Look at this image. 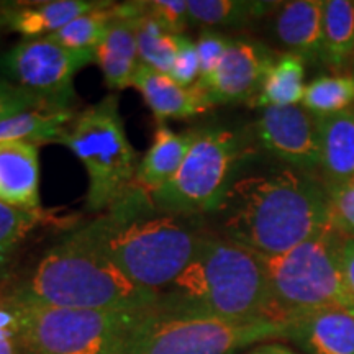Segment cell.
Listing matches in <instances>:
<instances>
[{"label":"cell","mask_w":354,"mask_h":354,"mask_svg":"<svg viewBox=\"0 0 354 354\" xmlns=\"http://www.w3.org/2000/svg\"><path fill=\"white\" fill-rule=\"evenodd\" d=\"M218 212L221 236L264 258L287 253L330 225L325 184L292 167L236 179Z\"/></svg>","instance_id":"6da1fadb"},{"label":"cell","mask_w":354,"mask_h":354,"mask_svg":"<svg viewBox=\"0 0 354 354\" xmlns=\"http://www.w3.org/2000/svg\"><path fill=\"white\" fill-rule=\"evenodd\" d=\"M12 297L48 307L140 313L156 307L161 294L133 282L81 228L48 250Z\"/></svg>","instance_id":"7a4b0ae2"},{"label":"cell","mask_w":354,"mask_h":354,"mask_svg":"<svg viewBox=\"0 0 354 354\" xmlns=\"http://www.w3.org/2000/svg\"><path fill=\"white\" fill-rule=\"evenodd\" d=\"M148 194L130 192L112 207L113 214L82 230L133 282L161 294L187 268L203 232L187 216L159 214L143 216Z\"/></svg>","instance_id":"3957f363"},{"label":"cell","mask_w":354,"mask_h":354,"mask_svg":"<svg viewBox=\"0 0 354 354\" xmlns=\"http://www.w3.org/2000/svg\"><path fill=\"white\" fill-rule=\"evenodd\" d=\"M158 307L233 322L271 320L263 259L221 234L203 233L192 261L161 292Z\"/></svg>","instance_id":"277c9868"},{"label":"cell","mask_w":354,"mask_h":354,"mask_svg":"<svg viewBox=\"0 0 354 354\" xmlns=\"http://www.w3.org/2000/svg\"><path fill=\"white\" fill-rule=\"evenodd\" d=\"M344 236L330 223L284 254L261 256L268 279L271 320L289 323L305 313L330 307L354 312L342 266Z\"/></svg>","instance_id":"5b68a950"},{"label":"cell","mask_w":354,"mask_h":354,"mask_svg":"<svg viewBox=\"0 0 354 354\" xmlns=\"http://www.w3.org/2000/svg\"><path fill=\"white\" fill-rule=\"evenodd\" d=\"M287 323L233 322L154 307L141 313L122 354H238L261 343L286 339Z\"/></svg>","instance_id":"8992f818"},{"label":"cell","mask_w":354,"mask_h":354,"mask_svg":"<svg viewBox=\"0 0 354 354\" xmlns=\"http://www.w3.org/2000/svg\"><path fill=\"white\" fill-rule=\"evenodd\" d=\"M64 145L86 167L88 210L112 209L130 192L140 161L127 136L117 95L104 97L76 115Z\"/></svg>","instance_id":"52a82bcc"},{"label":"cell","mask_w":354,"mask_h":354,"mask_svg":"<svg viewBox=\"0 0 354 354\" xmlns=\"http://www.w3.org/2000/svg\"><path fill=\"white\" fill-rule=\"evenodd\" d=\"M246 149L241 136L228 128H196V138L179 171L153 192L159 214L194 216L216 212L227 197Z\"/></svg>","instance_id":"ba28073f"},{"label":"cell","mask_w":354,"mask_h":354,"mask_svg":"<svg viewBox=\"0 0 354 354\" xmlns=\"http://www.w3.org/2000/svg\"><path fill=\"white\" fill-rule=\"evenodd\" d=\"M13 302L20 315L17 346L24 354H122L131 328L145 313Z\"/></svg>","instance_id":"9c48e42d"},{"label":"cell","mask_w":354,"mask_h":354,"mask_svg":"<svg viewBox=\"0 0 354 354\" xmlns=\"http://www.w3.org/2000/svg\"><path fill=\"white\" fill-rule=\"evenodd\" d=\"M94 51H74L50 38L25 39L0 57V71L13 84L33 92L56 110H71L74 77L94 63Z\"/></svg>","instance_id":"30bf717a"},{"label":"cell","mask_w":354,"mask_h":354,"mask_svg":"<svg viewBox=\"0 0 354 354\" xmlns=\"http://www.w3.org/2000/svg\"><path fill=\"white\" fill-rule=\"evenodd\" d=\"M259 145L287 167L320 177L318 120L300 105L268 107L254 125Z\"/></svg>","instance_id":"8fae6325"},{"label":"cell","mask_w":354,"mask_h":354,"mask_svg":"<svg viewBox=\"0 0 354 354\" xmlns=\"http://www.w3.org/2000/svg\"><path fill=\"white\" fill-rule=\"evenodd\" d=\"M281 53L251 38H233L215 73L198 79L196 86L205 92L212 105L250 104L258 95L266 74Z\"/></svg>","instance_id":"7c38bea8"},{"label":"cell","mask_w":354,"mask_h":354,"mask_svg":"<svg viewBox=\"0 0 354 354\" xmlns=\"http://www.w3.org/2000/svg\"><path fill=\"white\" fill-rule=\"evenodd\" d=\"M287 342L304 354H354V312L320 308L287 323Z\"/></svg>","instance_id":"4fadbf2b"},{"label":"cell","mask_w":354,"mask_h":354,"mask_svg":"<svg viewBox=\"0 0 354 354\" xmlns=\"http://www.w3.org/2000/svg\"><path fill=\"white\" fill-rule=\"evenodd\" d=\"M274 38L304 63H322L323 0L279 2L272 15Z\"/></svg>","instance_id":"5bb4252c"},{"label":"cell","mask_w":354,"mask_h":354,"mask_svg":"<svg viewBox=\"0 0 354 354\" xmlns=\"http://www.w3.org/2000/svg\"><path fill=\"white\" fill-rule=\"evenodd\" d=\"M131 87L143 95L146 105L158 118V123H165L169 118L185 120L214 107L205 92L196 84L192 87H183L167 74L158 73L141 63L133 77Z\"/></svg>","instance_id":"9a60e30c"},{"label":"cell","mask_w":354,"mask_h":354,"mask_svg":"<svg viewBox=\"0 0 354 354\" xmlns=\"http://www.w3.org/2000/svg\"><path fill=\"white\" fill-rule=\"evenodd\" d=\"M0 201L39 212L38 146L25 141L0 143Z\"/></svg>","instance_id":"2e32d148"},{"label":"cell","mask_w":354,"mask_h":354,"mask_svg":"<svg viewBox=\"0 0 354 354\" xmlns=\"http://www.w3.org/2000/svg\"><path fill=\"white\" fill-rule=\"evenodd\" d=\"M118 17L110 24L107 33L95 48V61L104 74L105 84L112 91L131 87L140 66L138 17H127L117 3Z\"/></svg>","instance_id":"e0dca14e"},{"label":"cell","mask_w":354,"mask_h":354,"mask_svg":"<svg viewBox=\"0 0 354 354\" xmlns=\"http://www.w3.org/2000/svg\"><path fill=\"white\" fill-rule=\"evenodd\" d=\"M99 0H50L0 8V24L26 39L44 38L61 30L84 13L105 6Z\"/></svg>","instance_id":"ac0fdd59"},{"label":"cell","mask_w":354,"mask_h":354,"mask_svg":"<svg viewBox=\"0 0 354 354\" xmlns=\"http://www.w3.org/2000/svg\"><path fill=\"white\" fill-rule=\"evenodd\" d=\"M194 138H196V128L176 133L166 123H158L153 145L140 161L131 189L151 196L169 183L187 156Z\"/></svg>","instance_id":"d6986e66"},{"label":"cell","mask_w":354,"mask_h":354,"mask_svg":"<svg viewBox=\"0 0 354 354\" xmlns=\"http://www.w3.org/2000/svg\"><path fill=\"white\" fill-rule=\"evenodd\" d=\"M320 140V179L325 185L354 177V107L317 118Z\"/></svg>","instance_id":"ffe728a7"},{"label":"cell","mask_w":354,"mask_h":354,"mask_svg":"<svg viewBox=\"0 0 354 354\" xmlns=\"http://www.w3.org/2000/svg\"><path fill=\"white\" fill-rule=\"evenodd\" d=\"M354 61V2L323 0L322 63L333 73L351 69Z\"/></svg>","instance_id":"44dd1931"},{"label":"cell","mask_w":354,"mask_h":354,"mask_svg":"<svg viewBox=\"0 0 354 354\" xmlns=\"http://www.w3.org/2000/svg\"><path fill=\"white\" fill-rule=\"evenodd\" d=\"M76 113L73 110H32L15 115L0 123V143H64Z\"/></svg>","instance_id":"7402d4cb"},{"label":"cell","mask_w":354,"mask_h":354,"mask_svg":"<svg viewBox=\"0 0 354 354\" xmlns=\"http://www.w3.org/2000/svg\"><path fill=\"white\" fill-rule=\"evenodd\" d=\"M279 2L261 0H187L189 24L243 28L276 10Z\"/></svg>","instance_id":"603a6c76"},{"label":"cell","mask_w":354,"mask_h":354,"mask_svg":"<svg viewBox=\"0 0 354 354\" xmlns=\"http://www.w3.org/2000/svg\"><path fill=\"white\" fill-rule=\"evenodd\" d=\"M304 79V61L290 53H281L266 74L258 95L250 102V105L256 109L299 105L305 92Z\"/></svg>","instance_id":"cb8c5ba5"},{"label":"cell","mask_w":354,"mask_h":354,"mask_svg":"<svg viewBox=\"0 0 354 354\" xmlns=\"http://www.w3.org/2000/svg\"><path fill=\"white\" fill-rule=\"evenodd\" d=\"M118 17L117 3L107 2L105 6L84 13L68 25L48 35L51 41L74 51H94L99 46L102 38L107 33L109 26Z\"/></svg>","instance_id":"d4e9b609"},{"label":"cell","mask_w":354,"mask_h":354,"mask_svg":"<svg viewBox=\"0 0 354 354\" xmlns=\"http://www.w3.org/2000/svg\"><path fill=\"white\" fill-rule=\"evenodd\" d=\"M143 6V2H141ZM138 56L140 63L169 76L174 66L180 35H172L154 17L145 12L138 17Z\"/></svg>","instance_id":"484cf974"},{"label":"cell","mask_w":354,"mask_h":354,"mask_svg":"<svg viewBox=\"0 0 354 354\" xmlns=\"http://www.w3.org/2000/svg\"><path fill=\"white\" fill-rule=\"evenodd\" d=\"M354 104V77L349 74L322 76L305 86L302 107L313 117L323 118L343 112Z\"/></svg>","instance_id":"4316f807"},{"label":"cell","mask_w":354,"mask_h":354,"mask_svg":"<svg viewBox=\"0 0 354 354\" xmlns=\"http://www.w3.org/2000/svg\"><path fill=\"white\" fill-rule=\"evenodd\" d=\"M38 220L39 212L20 209L0 201V277L6 272L17 248L37 227Z\"/></svg>","instance_id":"83f0119b"},{"label":"cell","mask_w":354,"mask_h":354,"mask_svg":"<svg viewBox=\"0 0 354 354\" xmlns=\"http://www.w3.org/2000/svg\"><path fill=\"white\" fill-rule=\"evenodd\" d=\"M328 196L330 223L346 236L354 238V177L325 185Z\"/></svg>","instance_id":"f1b7e54d"},{"label":"cell","mask_w":354,"mask_h":354,"mask_svg":"<svg viewBox=\"0 0 354 354\" xmlns=\"http://www.w3.org/2000/svg\"><path fill=\"white\" fill-rule=\"evenodd\" d=\"M32 110H56L46 100L17 84L0 79V123Z\"/></svg>","instance_id":"f546056e"},{"label":"cell","mask_w":354,"mask_h":354,"mask_svg":"<svg viewBox=\"0 0 354 354\" xmlns=\"http://www.w3.org/2000/svg\"><path fill=\"white\" fill-rule=\"evenodd\" d=\"M143 8L172 35H183L190 25L187 0H149Z\"/></svg>","instance_id":"4dcf8cb0"},{"label":"cell","mask_w":354,"mask_h":354,"mask_svg":"<svg viewBox=\"0 0 354 354\" xmlns=\"http://www.w3.org/2000/svg\"><path fill=\"white\" fill-rule=\"evenodd\" d=\"M232 37L214 32L210 28L203 30L198 35V39L196 43L198 61H201V77L198 79H207L215 73V69L218 68L220 61L223 59L228 46L232 44Z\"/></svg>","instance_id":"1f68e13d"},{"label":"cell","mask_w":354,"mask_h":354,"mask_svg":"<svg viewBox=\"0 0 354 354\" xmlns=\"http://www.w3.org/2000/svg\"><path fill=\"white\" fill-rule=\"evenodd\" d=\"M171 79L183 87H192L201 77V61L197 46L192 39L180 35L179 50L171 71Z\"/></svg>","instance_id":"d6a6232c"},{"label":"cell","mask_w":354,"mask_h":354,"mask_svg":"<svg viewBox=\"0 0 354 354\" xmlns=\"http://www.w3.org/2000/svg\"><path fill=\"white\" fill-rule=\"evenodd\" d=\"M20 333V315L13 299L0 300V336L17 343Z\"/></svg>","instance_id":"836d02e7"},{"label":"cell","mask_w":354,"mask_h":354,"mask_svg":"<svg viewBox=\"0 0 354 354\" xmlns=\"http://www.w3.org/2000/svg\"><path fill=\"white\" fill-rule=\"evenodd\" d=\"M342 266L344 284L354 302V238L344 236L342 248Z\"/></svg>","instance_id":"e575fe53"},{"label":"cell","mask_w":354,"mask_h":354,"mask_svg":"<svg viewBox=\"0 0 354 354\" xmlns=\"http://www.w3.org/2000/svg\"><path fill=\"white\" fill-rule=\"evenodd\" d=\"M245 354H299L295 353L294 349L290 346H287L284 343H279V342H269V343H261L256 344L246 351Z\"/></svg>","instance_id":"d590c367"},{"label":"cell","mask_w":354,"mask_h":354,"mask_svg":"<svg viewBox=\"0 0 354 354\" xmlns=\"http://www.w3.org/2000/svg\"><path fill=\"white\" fill-rule=\"evenodd\" d=\"M0 354H19V346L12 339L0 336Z\"/></svg>","instance_id":"8d00e7d4"},{"label":"cell","mask_w":354,"mask_h":354,"mask_svg":"<svg viewBox=\"0 0 354 354\" xmlns=\"http://www.w3.org/2000/svg\"><path fill=\"white\" fill-rule=\"evenodd\" d=\"M349 71H351V76L354 77V61H353V64H351V69H349Z\"/></svg>","instance_id":"74e56055"}]
</instances>
